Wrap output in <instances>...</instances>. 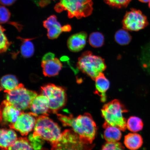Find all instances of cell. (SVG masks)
I'll list each match as a JSON object with an SVG mask.
<instances>
[{
	"mask_svg": "<svg viewBox=\"0 0 150 150\" xmlns=\"http://www.w3.org/2000/svg\"><path fill=\"white\" fill-rule=\"evenodd\" d=\"M56 115L63 126L71 127L84 143L93 144L96 136L97 127L91 114L86 112L76 117L72 115L67 116L57 113Z\"/></svg>",
	"mask_w": 150,
	"mask_h": 150,
	"instance_id": "1",
	"label": "cell"
},
{
	"mask_svg": "<svg viewBox=\"0 0 150 150\" xmlns=\"http://www.w3.org/2000/svg\"><path fill=\"white\" fill-rule=\"evenodd\" d=\"M101 110L105 123L122 131L126 130L127 120L123 114L128 110L120 101L118 99L110 101L104 104Z\"/></svg>",
	"mask_w": 150,
	"mask_h": 150,
	"instance_id": "2",
	"label": "cell"
},
{
	"mask_svg": "<svg viewBox=\"0 0 150 150\" xmlns=\"http://www.w3.org/2000/svg\"><path fill=\"white\" fill-rule=\"evenodd\" d=\"M54 9L57 13L67 11L69 18L80 19L91 14L93 2L92 0H60Z\"/></svg>",
	"mask_w": 150,
	"mask_h": 150,
	"instance_id": "3",
	"label": "cell"
},
{
	"mask_svg": "<svg viewBox=\"0 0 150 150\" xmlns=\"http://www.w3.org/2000/svg\"><path fill=\"white\" fill-rule=\"evenodd\" d=\"M77 67L82 73L87 75L93 80L101 73L106 70V65L104 59L93 55L92 52H84L79 58Z\"/></svg>",
	"mask_w": 150,
	"mask_h": 150,
	"instance_id": "4",
	"label": "cell"
},
{
	"mask_svg": "<svg viewBox=\"0 0 150 150\" xmlns=\"http://www.w3.org/2000/svg\"><path fill=\"white\" fill-rule=\"evenodd\" d=\"M62 133L57 123L48 115H39L37 117L33 134V137H39L51 143L57 141L61 137Z\"/></svg>",
	"mask_w": 150,
	"mask_h": 150,
	"instance_id": "5",
	"label": "cell"
},
{
	"mask_svg": "<svg viewBox=\"0 0 150 150\" xmlns=\"http://www.w3.org/2000/svg\"><path fill=\"white\" fill-rule=\"evenodd\" d=\"M51 144V150H92L95 146L84 143L72 129L64 131L59 139Z\"/></svg>",
	"mask_w": 150,
	"mask_h": 150,
	"instance_id": "6",
	"label": "cell"
},
{
	"mask_svg": "<svg viewBox=\"0 0 150 150\" xmlns=\"http://www.w3.org/2000/svg\"><path fill=\"white\" fill-rule=\"evenodd\" d=\"M5 93L6 100L21 111L29 108L31 101L38 95L35 92L25 88L21 83L16 89Z\"/></svg>",
	"mask_w": 150,
	"mask_h": 150,
	"instance_id": "7",
	"label": "cell"
},
{
	"mask_svg": "<svg viewBox=\"0 0 150 150\" xmlns=\"http://www.w3.org/2000/svg\"><path fill=\"white\" fill-rule=\"evenodd\" d=\"M41 95L48 99L50 112L57 114L66 104L67 96L64 88L49 84L41 87Z\"/></svg>",
	"mask_w": 150,
	"mask_h": 150,
	"instance_id": "8",
	"label": "cell"
},
{
	"mask_svg": "<svg viewBox=\"0 0 150 150\" xmlns=\"http://www.w3.org/2000/svg\"><path fill=\"white\" fill-rule=\"evenodd\" d=\"M149 24L147 17L139 10L135 9L127 12L122 21L124 29L131 31H139Z\"/></svg>",
	"mask_w": 150,
	"mask_h": 150,
	"instance_id": "9",
	"label": "cell"
},
{
	"mask_svg": "<svg viewBox=\"0 0 150 150\" xmlns=\"http://www.w3.org/2000/svg\"><path fill=\"white\" fill-rule=\"evenodd\" d=\"M38 116L32 112H22L16 122L9 127L18 131L22 136H27L34 127Z\"/></svg>",
	"mask_w": 150,
	"mask_h": 150,
	"instance_id": "10",
	"label": "cell"
},
{
	"mask_svg": "<svg viewBox=\"0 0 150 150\" xmlns=\"http://www.w3.org/2000/svg\"><path fill=\"white\" fill-rule=\"evenodd\" d=\"M21 112L6 99L4 100L1 104L0 111L1 125L9 126L16 122Z\"/></svg>",
	"mask_w": 150,
	"mask_h": 150,
	"instance_id": "11",
	"label": "cell"
},
{
	"mask_svg": "<svg viewBox=\"0 0 150 150\" xmlns=\"http://www.w3.org/2000/svg\"><path fill=\"white\" fill-rule=\"evenodd\" d=\"M43 25L47 30V35L50 39L57 38L63 32H65L64 26L62 27L54 15L50 16L45 20L43 22Z\"/></svg>",
	"mask_w": 150,
	"mask_h": 150,
	"instance_id": "12",
	"label": "cell"
},
{
	"mask_svg": "<svg viewBox=\"0 0 150 150\" xmlns=\"http://www.w3.org/2000/svg\"><path fill=\"white\" fill-rule=\"evenodd\" d=\"M29 108L31 112L38 115L48 116L50 109L48 98L42 95H37L31 101Z\"/></svg>",
	"mask_w": 150,
	"mask_h": 150,
	"instance_id": "13",
	"label": "cell"
},
{
	"mask_svg": "<svg viewBox=\"0 0 150 150\" xmlns=\"http://www.w3.org/2000/svg\"><path fill=\"white\" fill-rule=\"evenodd\" d=\"M87 38V33L83 31L71 35L67 42L69 50L73 52L81 51L86 46Z\"/></svg>",
	"mask_w": 150,
	"mask_h": 150,
	"instance_id": "14",
	"label": "cell"
},
{
	"mask_svg": "<svg viewBox=\"0 0 150 150\" xmlns=\"http://www.w3.org/2000/svg\"><path fill=\"white\" fill-rule=\"evenodd\" d=\"M42 67L43 74L46 76H57L62 67V64L57 58L46 61H42Z\"/></svg>",
	"mask_w": 150,
	"mask_h": 150,
	"instance_id": "15",
	"label": "cell"
},
{
	"mask_svg": "<svg viewBox=\"0 0 150 150\" xmlns=\"http://www.w3.org/2000/svg\"><path fill=\"white\" fill-rule=\"evenodd\" d=\"M95 81L96 87L95 93L101 97L100 100L102 102H105L107 98L106 93L110 87L109 81L103 73H100Z\"/></svg>",
	"mask_w": 150,
	"mask_h": 150,
	"instance_id": "16",
	"label": "cell"
},
{
	"mask_svg": "<svg viewBox=\"0 0 150 150\" xmlns=\"http://www.w3.org/2000/svg\"><path fill=\"white\" fill-rule=\"evenodd\" d=\"M18 138L12 129H1L0 132V146L2 150H6L16 142Z\"/></svg>",
	"mask_w": 150,
	"mask_h": 150,
	"instance_id": "17",
	"label": "cell"
},
{
	"mask_svg": "<svg viewBox=\"0 0 150 150\" xmlns=\"http://www.w3.org/2000/svg\"><path fill=\"white\" fill-rule=\"evenodd\" d=\"M124 143L128 149L137 150L142 146L143 138L140 134L137 133H129L125 137Z\"/></svg>",
	"mask_w": 150,
	"mask_h": 150,
	"instance_id": "18",
	"label": "cell"
},
{
	"mask_svg": "<svg viewBox=\"0 0 150 150\" xmlns=\"http://www.w3.org/2000/svg\"><path fill=\"white\" fill-rule=\"evenodd\" d=\"M103 127L105 130L104 137L107 142H114L119 141L122 137L121 130L117 127L110 126L104 122Z\"/></svg>",
	"mask_w": 150,
	"mask_h": 150,
	"instance_id": "19",
	"label": "cell"
},
{
	"mask_svg": "<svg viewBox=\"0 0 150 150\" xmlns=\"http://www.w3.org/2000/svg\"><path fill=\"white\" fill-rule=\"evenodd\" d=\"M1 91H4L5 93L16 89L20 84L17 79L12 75L3 76L1 79Z\"/></svg>",
	"mask_w": 150,
	"mask_h": 150,
	"instance_id": "20",
	"label": "cell"
},
{
	"mask_svg": "<svg viewBox=\"0 0 150 150\" xmlns=\"http://www.w3.org/2000/svg\"><path fill=\"white\" fill-rule=\"evenodd\" d=\"M140 59L142 69L150 75V41L142 48Z\"/></svg>",
	"mask_w": 150,
	"mask_h": 150,
	"instance_id": "21",
	"label": "cell"
},
{
	"mask_svg": "<svg viewBox=\"0 0 150 150\" xmlns=\"http://www.w3.org/2000/svg\"><path fill=\"white\" fill-rule=\"evenodd\" d=\"M22 42L21 46V52L24 58L31 57L34 52L35 49L33 44L31 40L33 39H24L20 37H18Z\"/></svg>",
	"mask_w": 150,
	"mask_h": 150,
	"instance_id": "22",
	"label": "cell"
},
{
	"mask_svg": "<svg viewBox=\"0 0 150 150\" xmlns=\"http://www.w3.org/2000/svg\"><path fill=\"white\" fill-rule=\"evenodd\" d=\"M127 127L128 130L131 132H138L143 129V122L139 117L136 116H132L127 120Z\"/></svg>",
	"mask_w": 150,
	"mask_h": 150,
	"instance_id": "23",
	"label": "cell"
},
{
	"mask_svg": "<svg viewBox=\"0 0 150 150\" xmlns=\"http://www.w3.org/2000/svg\"><path fill=\"white\" fill-rule=\"evenodd\" d=\"M114 38L117 44L122 46L129 44L132 39L130 33L125 29L117 31L115 34Z\"/></svg>",
	"mask_w": 150,
	"mask_h": 150,
	"instance_id": "24",
	"label": "cell"
},
{
	"mask_svg": "<svg viewBox=\"0 0 150 150\" xmlns=\"http://www.w3.org/2000/svg\"><path fill=\"white\" fill-rule=\"evenodd\" d=\"M6 150H34L26 137L18 138L15 143Z\"/></svg>",
	"mask_w": 150,
	"mask_h": 150,
	"instance_id": "25",
	"label": "cell"
},
{
	"mask_svg": "<svg viewBox=\"0 0 150 150\" xmlns=\"http://www.w3.org/2000/svg\"><path fill=\"white\" fill-rule=\"evenodd\" d=\"M104 37L102 33L94 32L89 35V44L93 47L97 48L102 47L104 43Z\"/></svg>",
	"mask_w": 150,
	"mask_h": 150,
	"instance_id": "26",
	"label": "cell"
},
{
	"mask_svg": "<svg viewBox=\"0 0 150 150\" xmlns=\"http://www.w3.org/2000/svg\"><path fill=\"white\" fill-rule=\"evenodd\" d=\"M1 43H0V50L1 53L6 52L11 44L7 39L6 35L4 33L5 29L1 25Z\"/></svg>",
	"mask_w": 150,
	"mask_h": 150,
	"instance_id": "27",
	"label": "cell"
},
{
	"mask_svg": "<svg viewBox=\"0 0 150 150\" xmlns=\"http://www.w3.org/2000/svg\"><path fill=\"white\" fill-rule=\"evenodd\" d=\"M132 0H104L110 6L121 8L126 7Z\"/></svg>",
	"mask_w": 150,
	"mask_h": 150,
	"instance_id": "28",
	"label": "cell"
},
{
	"mask_svg": "<svg viewBox=\"0 0 150 150\" xmlns=\"http://www.w3.org/2000/svg\"><path fill=\"white\" fill-rule=\"evenodd\" d=\"M29 138L30 143L32 146L34 150H42L44 139L39 137H33L31 134L29 136Z\"/></svg>",
	"mask_w": 150,
	"mask_h": 150,
	"instance_id": "29",
	"label": "cell"
},
{
	"mask_svg": "<svg viewBox=\"0 0 150 150\" xmlns=\"http://www.w3.org/2000/svg\"><path fill=\"white\" fill-rule=\"evenodd\" d=\"M101 150H125V147L119 142H107L103 146Z\"/></svg>",
	"mask_w": 150,
	"mask_h": 150,
	"instance_id": "30",
	"label": "cell"
},
{
	"mask_svg": "<svg viewBox=\"0 0 150 150\" xmlns=\"http://www.w3.org/2000/svg\"><path fill=\"white\" fill-rule=\"evenodd\" d=\"M11 13L8 9L4 6L0 7V22L1 24L7 23L10 18Z\"/></svg>",
	"mask_w": 150,
	"mask_h": 150,
	"instance_id": "31",
	"label": "cell"
},
{
	"mask_svg": "<svg viewBox=\"0 0 150 150\" xmlns=\"http://www.w3.org/2000/svg\"><path fill=\"white\" fill-rule=\"evenodd\" d=\"M55 55L53 53L51 52H49L47 53L43 57L42 61H46L54 59Z\"/></svg>",
	"mask_w": 150,
	"mask_h": 150,
	"instance_id": "32",
	"label": "cell"
},
{
	"mask_svg": "<svg viewBox=\"0 0 150 150\" xmlns=\"http://www.w3.org/2000/svg\"><path fill=\"white\" fill-rule=\"evenodd\" d=\"M54 1L56 0H40L38 3V5L41 7H44L49 4L52 1Z\"/></svg>",
	"mask_w": 150,
	"mask_h": 150,
	"instance_id": "33",
	"label": "cell"
},
{
	"mask_svg": "<svg viewBox=\"0 0 150 150\" xmlns=\"http://www.w3.org/2000/svg\"><path fill=\"white\" fill-rule=\"evenodd\" d=\"M16 0H0L1 3L3 6H9L13 4Z\"/></svg>",
	"mask_w": 150,
	"mask_h": 150,
	"instance_id": "34",
	"label": "cell"
},
{
	"mask_svg": "<svg viewBox=\"0 0 150 150\" xmlns=\"http://www.w3.org/2000/svg\"><path fill=\"white\" fill-rule=\"evenodd\" d=\"M141 2L144 3H147L148 2H149L150 1V0H139Z\"/></svg>",
	"mask_w": 150,
	"mask_h": 150,
	"instance_id": "35",
	"label": "cell"
},
{
	"mask_svg": "<svg viewBox=\"0 0 150 150\" xmlns=\"http://www.w3.org/2000/svg\"><path fill=\"white\" fill-rule=\"evenodd\" d=\"M149 8H150V1L149 2Z\"/></svg>",
	"mask_w": 150,
	"mask_h": 150,
	"instance_id": "36",
	"label": "cell"
},
{
	"mask_svg": "<svg viewBox=\"0 0 150 150\" xmlns=\"http://www.w3.org/2000/svg\"><path fill=\"white\" fill-rule=\"evenodd\" d=\"M42 150H48V149H42Z\"/></svg>",
	"mask_w": 150,
	"mask_h": 150,
	"instance_id": "37",
	"label": "cell"
}]
</instances>
